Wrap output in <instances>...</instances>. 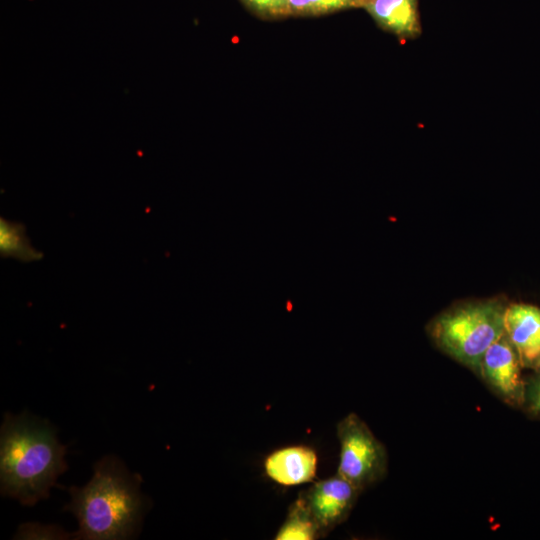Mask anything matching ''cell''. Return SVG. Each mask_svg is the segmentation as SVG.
Segmentation results:
<instances>
[{"label": "cell", "mask_w": 540, "mask_h": 540, "mask_svg": "<svg viewBox=\"0 0 540 540\" xmlns=\"http://www.w3.org/2000/svg\"><path fill=\"white\" fill-rule=\"evenodd\" d=\"M507 305L499 297L458 303L430 321L428 335L439 350L478 376L485 352L504 334Z\"/></svg>", "instance_id": "cell-3"}, {"label": "cell", "mask_w": 540, "mask_h": 540, "mask_svg": "<svg viewBox=\"0 0 540 540\" xmlns=\"http://www.w3.org/2000/svg\"><path fill=\"white\" fill-rule=\"evenodd\" d=\"M321 537L319 528L305 505L298 498L291 504L285 521L278 530L276 540H313Z\"/></svg>", "instance_id": "cell-11"}, {"label": "cell", "mask_w": 540, "mask_h": 540, "mask_svg": "<svg viewBox=\"0 0 540 540\" xmlns=\"http://www.w3.org/2000/svg\"><path fill=\"white\" fill-rule=\"evenodd\" d=\"M340 456L337 474L361 492L382 480L388 468L385 446L355 413L337 424Z\"/></svg>", "instance_id": "cell-4"}, {"label": "cell", "mask_w": 540, "mask_h": 540, "mask_svg": "<svg viewBox=\"0 0 540 540\" xmlns=\"http://www.w3.org/2000/svg\"><path fill=\"white\" fill-rule=\"evenodd\" d=\"M260 14L277 17L291 14L288 0H244Z\"/></svg>", "instance_id": "cell-15"}, {"label": "cell", "mask_w": 540, "mask_h": 540, "mask_svg": "<svg viewBox=\"0 0 540 540\" xmlns=\"http://www.w3.org/2000/svg\"><path fill=\"white\" fill-rule=\"evenodd\" d=\"M14 539H68L70 534L58 525L23 523L19 526Z\"/></svg>", "instance_id": "cell-13"}, {"label": "cell", "mask_w": 540, "mask_h": 540, "mask_svg": "<svg viewBox=\"0 0 540 540\" xmlns=\"http://www.w3.org/2000/svg\"><path fill=\"white\" fill-rule=\"evenodd\" d=\"M360 493L358 488L336 473L315 482L299 496L315 520L321 537H325L348 518Z\"/></svg>", "instance_id": "cell-6"}, {"label": "cell", "mask_w": 540, "mask_h": 540, "mask_svg": "<svg viewBox=\"0 0 540 540\" xmlns=\"http://www.w3.org/2000/svg\"><path fill=\"white\" fill-rule=\"evenodd\" d=\"M519 357L503 334L485 352L478 377L505 404L522 409L525 379Z\"/></svg>", "instance_id": "cell-5"}, {"label": "cell", "mask_w": 540, "mask_h": 540, "mask_svg": "<svg viewBox=\"0 0 540 540\" xmlns=\"http://www.w3.org/2000/svg\"><path fill=\"white\" fill-rule=\"evenodd\" d=\"M54 427L27 412L7 413L0 434V488L4 497L32 506L48 498L57 478L67 470Z\"/></svg>", "instance_id": "cell-2"}, {"label": "cell", "mask_w": 540, "mask_h": 540, "mask_svg": "<svg viewBox=\"0 0 540 540\" xmlns=\"http://www.w3.org/2000/svg\"><path fill=\"white\" fill-rule=\"evenodd\" d=\"M0 254L21 262H33L43 258V253L32 246L26 235L25 225L0 218Z\"/></svg>", "instance_id": "cell-10"}, {"label": "cell", "mask_w": 540, "mask_h": 540, "mask_svg": "<svg viewBox=\"0 0 540 540\" xmlns=\"http://www.w3.org/2000/svg\"><path fill=\"white\" fill-rule=\"evenodd\" d=\"M365 8L382 28L399 37L421 33L418 0H367Z\"/></svg>", "instance_id": "cell-9"}, {"label": "cell", "mask_w": 540, "mask_h": 540, "mask_svg": "<svg viewBox=\"0 0 540 540\" xmlns=\"http://www.w3.org/2000/svg\"><path fill=\"white\" fill-rule=\"evenodd\" d=\"M91 480L68 489L71 501L63 510L78 520L74 539L121 540L135 536L149 499L140 491L141 477L128 471L116 456H105L93 467Z\"/></svg>", "instance_id": "cell-1"}, {"label": "cell", "mask_w": 540, "mask_h": 540, "mask_svg": "<svg viewBox=\"0 0 540 540\" xmlns=\"http://www.w3.org/2000/svg\"><path fill=\"white\" fill-rule=\"evenodd\" d=\"M291 14H322L352 7H365L367 0H288Z\"/></svg>", "instance_id": "cell-12"}, {"label": "cell", "mask_w": 540, "mask_h": 540, "mask_svg": "<svg viewBox=\"0 0 540 540\" xmlns=\"http://www.w3.org/2000/svg\"><path fill=\"white\" fill-rule=\"evenodd\" d=\"M264 469L273 481L292 486L312 481L317 470V454L306 446L278 449L267 456Z\"/></svg>", "instance_id": "cell-8"}, {"label": "cell", "mask_w": 540, "mask_h": 540, "mask_svg": "<svg viewBox=\"0 0 540 540\" xmlns=\"http://www.w3.org/2000/svg\"><path fill=\"white\" fill-rule=\"evenodd\" d=\"M522 409L534 418H540V369L525 379V396Z\"/></svg>", "instance_id": "cell-14"}, {"label": "cell", "mask_w": 540, "mask_h": 540, "mask_svg": "<svg viewBox=\"0 0 540 540\" xmlns=\"http://www.w3.org/2000/svg\"><path fill=\"white\" fill-rule=\"evenodd\" d=\"M504 334L515 349L523 369H540V308L526 303H508Z\"/></svg>", "instance_id": "cell-7"}]
</instances>
